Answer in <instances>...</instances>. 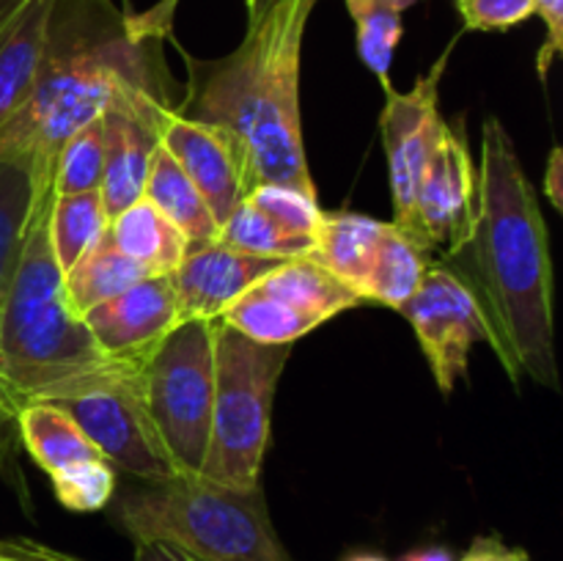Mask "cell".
Listing matches in <instances>:
<instances>
[{"label": "cell", "mask_w": 563, "mask_h": 561, "mask_svg": "<svg viewBox=\"0 0 563 561\" xmlns=\"http://www.w3.org/2000/svg\"><path fill=\"white\" fill-rule=\"evenodd\" d=\"M476 220L467 245L473 292L493 328V350L511 383L559 391L553 319V258L539 193L498 119H484Z\"/></svg>", "instance_id": "obj_1"}, {"label": "cell", "mask_w": 563, "mask_h": 561, "mask_svg": "<svg viewBox=\"0 0 563 561\" xmlns=\"http://www.w3.org/2000/svg\"><path fill=\"white\" fill-rule=\"evenodd\" d=\"M132 88L176 94L163 38L132 36L113 0H55L31 97L0 127V160L25 163L49 190L64 143Z\"/></svg>", "instance_id": "obj_2"}, {"label": "cell", "mask_w": 563, "mask_h": 561, "mask_svg": "<svg viewBox=\"0 0 563 561\" xmlns=\"http://www.w3.org/2000/svg\"><path fill=\"white\" fill-rule=\"evenodd\" d=\"M319 0H278L223 58H190L176 113L223 127L245 148L256 185H284L317 198L302 138L300 61Z\"/></svg>", "instance_id": "obj_3"}, {"label": "cell", "mask_w": 563, "mask_h": 561, "mask_svg": "<svg viewBox=\"0 0 563 561\" xmlns=\"http://www.w3.org/2000/svg\"><path fill=\"white\" fill-rule=\"evenodd\" d=\"M53 201V187H33L20 253L0 289V418L31 402L75 399L143 366L104 355L66 300L64 270L49 248Z\"/></svg>", "instance_id": "obj_4"}, {"label": "cell", "mask_w": 563, "mask_h": 561, "mask_svg": "<svg viewBox=\"0 0 563 561\" xmlns=\"http://www.w3.org/2000/svg\"><path fill=\"white\" fill-rule=\"evenodd\" d=\"M113 520L132 542H159L192 561H291L267 515L262 487L236 490L203 476L130 487Z\"/></svg>", "instance_id": "obj_5"}, {"label": "cell", "mask_w": 563, "mask_h": 561, "mask_svg": "<svg viewBox=\"0 0 563 561\" xmlns=\"http://www.w3.org/2000/svg\"><path fill=\"white\" fill-rule=\"evenodd\" d=\"M291 344H258L214 322V407L203 479L236 490L262 487L269 421Z\"/></svg>", "instance_id": "obj_6"}, {"label": "cell", "mask_w": 563, "mask_h": 561, "mask_svg": "<svg viewBox=\"0 0 563 561\" xmlns=\"http://www.w3.org/2000/svg\"><path fill=\"white\" fill-rule=\"evenodd\" d=\"M148 421L179 476H201L212 438L214 322L187 319L141 366Z\"/></svg>", "instance_id": "obj_7"}, {"label": "cell", "mask_w": 563, "mask_h": 561, "mask_svg": "<svg viewBox=\"0 0 563 561\" xmlns=\"http://www.w3.org/2000/svg\"><path fill=\"white\" fill-rule=\"evenodd\" d=\"M412 324L427 355L434 383L443 394L467 374V361L476 341L493 344V328L471 280L449 262L429 264L416 295L399 308Z\"/></svg>", "instance_id": "obj_8"}, {"label": "cell", "mask_w": 563, "mask_h": 561, "mask_svg": "<svg viewBox=\"0 0 563 561\" xmlns=\"http://www.w3.org/2000/svg\"><path fill=\"white\" fill-rule=\"evenodd\" d=\"M58 405L80 424L86 438L113 471L130 473L143 484H159L179 476L148 421L141 394V372Z\"/></svg>", "instance_id": "obj_9"}, {"label": "cell", "mask_w": 563, "mask_h": 561, "mask_svg": "<svg viewBox=\"0 0 563 561\" xmlns=\"http://www.w3.org/2000/svg\"><path fill=\"white\" fill-rule=\"evenodd\" d=\"M478 170L473 163L471 146L462 124L445 121L432 154H429L423 174L418 179L416 204H412L410 223L405 234L423 253L445 245L454 258L467 245L476 220Z\"/></svg>", "instance_id": "obj_10"}, {"label": "cell", "mask_w": 563, "mask_h": 561, "mask_svg": "<svg viewBox=\"0 0 563 561\" xmlns=\"http://www.w3.org/2000/svg\"><path fill=\"white\" fill-rule=\"evenodd\" d=\"M460 36L449 42L432 69L418 77L410 91H385V108L379 116V132H383L385 157L390 170V193H394V226L405 229L410 223L412 204H416L418 179L423 174L429 154L443 132L445 119L440 116V80L449 66Z\"/></svg>", "instance_id": "obj_11"}, {"label": "cell", "mask_w": 563, "mask_h": 561, "mask_svg": "<svg viewBox=\"0 0 563 561\" xmlns=\"http://www.w3.org/2000/svg\"><path fill=\"white\" fill-rule=\"evenodd\" d=\"M159 143L201 193L218 226L256 187L245 148L223 127L187 119L174 108L159 121Z\"/></svg>", "instance_id": "obj_12"}, {"label": "cell", "mask_w": 563, "mask_h": 561, "mask_svg": "<svg viewBox=\"0 0 563 561\" xmlns=\"http://www.w3.org/2000/svg\"><path fill=\"white\" fill-rule=\"evenodd\" d=\"M99 350L119 361H146L148 352L181 324L170 275H148L121 295L82 314Z\"/></svg>", "instance_id": "obj_13"}, {"label": "cell", "mask_w": 563, "mask_h": 561, "mask_svg": "<svg viewBox=\"0 0 563 561\" xmlns=\"http://www.w3.org/2000/svg\"><path fill=\"white\" fill-rule=\"evenodd\" d=\"M280 262L284 258L256 256V253L225 245L218 237L198 242V245H187L179 267L170 273L176 297H179L181 322L187 319L214 322L236 297L245 295Z\"/></svg>", "instance_id": "obj_14"}, {"label": "cell", "mask_w": 563, "mask_h": 561, "mask_svg": "<svg viewBox=\"0 0 563 561\" xmlns=\"http://www.w3.org/2000/svg\"><path fill=\"white\" fill-rule=\"evenodd\" d=\"M53 3L55 0H0V127L31 97Z\"/></svg>", "instance_id": "obj_15"}, {"label": "cell", "mask_w": 563, "mask_h": 561, "mask_svg": "<svg viewBox=\"0 0 563 561\" xmlns=\"http://www.w3.org/2000/svg\"><path fill=\"white\" fill-rule=\"evenodd\" d=\"M385 226L388 223L368 218V215L322 212L317 231H313V251L308 258L322 264L328 273H333L335 278L344 280L361 295L363 280H366L374 253L385 234Z\"/></svg>", "instance_id": "obj_16"}, {"label": "cell", "mask_w": 563, "mask_h": 561, "mask_svg": "<svg viewBox=\"0 0 563 561\" xmlns=\"http://www.w3.org/2000/svg\"><path fill=\"white\" fill-rule=\"evenodd\" d=\"M256 289L289 302L291 308L308 314L319 324L330 322L350 308L363 306V297L352 286H346L344 280H339L308 256L280 262L273 273L258 280Z\"/></svg>", "instance_id": "obj_17"}, {"label": "cell", "mask_w": 563, "mask_h": 561, "mask_svg": "<svg viewBox=\"0 0 563 561\" xmlns=\"http://www.w3.org/2000/svg\"><path fill=\"white\" fill-rule=\"evenodd\" d=\"M27 454L47 476L86 460H102L80 424L58 402H31L14 416Z\"/></svg>", "instance_id": "obj_18"}, {"label": "cell", "mask_w": 563, "mask_h": 561, "mask_svg": "<svg viewBox=\"0 0 563 561\" xmlns=\"http://www.w3.org/2000/svg\"><path fill=\"white\" fill-rule=\"evenodd\" d=\"M143 198L181 231L187 245H198V242H207L218 237V220L212 218L201 193L187 179V174L170 157L163 143H157V148L152 154Z\"/></svg>", "instance_id": "obj_19"}, {"label": "cell", "mask_w": 563, "mask_h": 561, "mask_svg": "<svg viewBox=\"0 0 563 561\" xmlns=\"http://www.w3.org/2000/svg\"><path fill=\"white\" fill-rule=\"evenodd\" d=\"M108 237L121 253L135 258L152 275L174 273L187 251L181 231L168 218H163L146 198L115 215L108 223Z\"/></svg>", "instance_id": "obj_20"}, {"label": "cell", "mask_w": 563, "mask_h": 561, "mask_svg": "<svg viewBox=\"0 0 563 561\" xmlns=\"http://www.w3.org/2000/svg\"><path fill=\"white\" fill-rule=\"evenodd\" d=\"M148 270L121 253L119 248L110 242L108 231L97 245L88 248L75 264L64 273V292L69 306L77 314L91 311L99 302L110 300V297L121 295L124 289L135 286L137 280L148 278Z\"/></svg>", "instance_id": "obj_21"}, {"label": "cell", "mask_w": 563, "mask_h": 561, "mask_svg": "<svg viewBox=\"0 0 563 561\" xmlns=\"http://www.w3.org/2000/svg\"><path fill=\"white\" fill-rule=\"evenodd\" d=\"M423 256L427 253L399 226H385V234L379 240L377 253H374V262L368 267L366 280H363V300L399 311L416 295L418 286H421L423 273L429 267Z\"/></svg>", "instance_id": "obj_22"}, {"label": "cell", "mask_w": 563, "mask_h": 561, "mask_svg": "<svg viewBox=\"0 0 563 561\" xmlns=\"http://www.w3.org/2000/svg\"><path fill=\"white\" fill-rule=\"evenodd\" d=\"M355 22V47L363 64L374 72L385 91L394 88L390 82V66H394L396 47L405 33L407 9L423 3V0H341Z\"/></svg>", "instance_id": "obj_23"}, {"label": "cell", "mask_w": 563, "mask_h": 561, "mask_svg": "<svg viewBox=\"0 0 563 561\" xmlns=\"http://www.w3.org/2000/svg\"><path fill=\"white\" fill-rule=\"evenodd\" d=\"M214 322L229 324L236 333L247 336L258 344H295L297 339L319 328L317 319L297 311L278 297L264 295L256 286L236 297Z\"/></svg>", "instance_id": "obj_24"}, {"label": "cell", "mask_w": 563, "mask_h": 561, "mask_svg": "<svg viewBox=\"0 0 563 561\" xmlns=\"http://www.w3.org/2000/svg\"><path fill=\"white\" fill-rule=\"evenodd\" d=\"M108 212L99 190L91 193H69V196H55L49 209V248L55 253L58 267L69 270L82 253L97 245L108 231Z\"/></svg>", "instance_id": "obj_25"}, {"label": "cell", "mask_w": 563, "mask_h": 561, "mask_svg": "<svg viewBox=\"0 0 563 561\" xmlns=\"http://www.w3.org/2000/svg\"><path fill=\"white\" fill-rule=\"evenodd\" d=\"M218 240L225 245L240 248L245 253H256V256L267 258H300L311 256L313 237L297 234V231L286 229L278 220L269 218L264 209L242 198L234 207V212L220 223Z\"/></svg>", "instance_id": "obj_26"}, {"label": "cell", "mask_w": 563, "mask_h": 561, "mask_svg": "<svg viewBox=\"0 0 563 561\" xmlns=\"http://www.w3.org/2000/svg\"><path fill=\"white\" fill-rule=\"evenodd\" d=\"M104 163H108V127H104V119L99 116L97 121L75 132L64 143V148H60L53 179L55 196L99 190Z\"/></svg>", "instance_id": "obj_27"}, {"label": "cell", "mask_w": 563, "mask_h": 561, "mask_svg": "<svg viewBox=\"0 0 563 561\" xmlns=\"http://www.w3.org/2000/svg\"><path fill=\"white\" fill-rule=\"evenodd\" d=\"M33 207V176L25 163L0 160V289L20 253Z\"/></svg>", "instance_id": "obj_28"}, {"label": "cell", "mask_w": 563, "mask_h": 561, "mask_svg": "<svg viewBox=\"0 0 563 561\" xmlns=\"http://www.w3.org/2000/svg\"><path fill=\"white\" fill-rule=\"evenodd\" d=\"M58 504L69 512H99L113 501L115 471L104 460H86L49 476Z\"/></svg>", "instance_id": "obj_29"}, {"label": "cell", "mask_w": 563, "mask_h": 561, "mask_svg": "<svg viewBox=\"0 0 563 561\" xmlns=\"http://www.w3.org/2000/svg\"><path fill=\"white\" fill-rule=\"evenodd\" d=\"M245 198L256 204L258 209H264L269 218L278 220L280 226L297 231V234L313 237V231H317L322 209H319L317 198L306 196V193L295 190V187L256 185Z\"/></svg>", "instance_id": "obj_30"}, {"label": "cell", "mask_w": 563, "mask_h": 561, "mask_svg": "<svg viewBox=\"0 0 563 561\" xmlns=\"http://www.w3.org/2000/svg\"><path fill=\"white\" fill-rule=\"evenodd\" d=\"M537 0H454L465 31H509L533 16Z\"/></svg>", "instance_id": "obj_31"}, {"label": "cell", "mask_w": 563, "mask_h": 561, "mask_svg": "<svg viewBox=\"0 0 563 561\" xmlns=\"http://www.w3.org/2000/svg\"><path fill=\"white\" fill-rule=\"evenodd\" d=\"M533 14L542 16V22L548 25V38L537 53V75L544 86L555 58L563 53V0H537Z\"/></svg>", "instance_id": "obj_32"}, {"label": "cell", "mask_w": 563, "mask_h": 561, "mask_svg": "<svg viewBox=\"0 0 563 561\" xmlns=\"http://www.w3.org/2000/svg\"><path fill=\"white\" fill-rule=\"evenodd\" d=\"M179 9V0H159L152 9L141 11V14H126V31L135 38L152 36V38H170L174 31V16Z\"/></svg>", "instance_id": "obj_33"}, {"label": "cell", "mask_w": 563, "mask_h": 561, "mask_svg": "<svg viewBox=\"0 0 563 561\" xmlns=\"http://www.w3.org/2000/svg\"><path fill=\"white\" fill-rule=\"evenodd\" d=\"M0 561H82L77 556L60 553L33 539H3L0 544Z\"/></svg>", "instance_id": "obj_34"}, {"label": "cell", "mask_w": 563, "mask_h": 561, "mask_svg": "<svg viewBox=\"0 0 563 561\" xmlns=\"http://www.w3.org/2000/svg\"><path fill=\"white\" fill-rule=\"evenodd\" d=\"M460 561H528V553L520 548H509L498 537H482Z\"/></svg>", "instance_id": "obj_35"}, {"label": "cell", "mask_w": 563, "mask_h": 561, "mask_svg": "<svg viewBox=\"0 0 563 561\" xmlns=\"http://www.w3.org/2000/svg\"><path fill=\"white\" fill-rule=\"evenodd\" d=\"M561 146H555L553 152H550V160H548V182H544V193H548V198L553 201L555 209H563V201H561V193H563V185H561V176H563V168H561Z\"/></svg>", "instance_id": "obj_36"}, {"label": "cell", "mask_w": 563, "mask_h": 561, "mask_svg": "<svg viewBox=\"0 0 563 561\" xmlns=\"http://www.w3.org/2000/svg\"><path fill=\"white\" fill-rule=\"evenodd\" d=\"M135 561H192L179 550L159 542H135Z\"/></svg>", "instance_id": "obj_37"}, {"label": "cell", "mask_w": 563, "mask_h": 561, "mask_svg": "<svg viewBox=\"0 0 563 561\" xmlns=\"http://www.w3.org/2000/svg\"><path fill=\"white\" fill-rule=\"evenodd\" d=\"M401 561H454V556L443 548H427V550H416V553L405 556Z\"/></svg>", "instance_id": "obj_38"}, {"label": "cell", "mask_w": 563, "mask_h": 561, "mask_svg": "<svg viewBox=\"0 0 563 561\" xmlns=\"http://www.w3.org/2000/svg\"><path fill=\"white\" fill-rule=\"evenodd\" d=\"M278 0H245L247 6V25H256L264 14H267Z\"/></svg>", "instance_id": "obj_39"}, {"label": "cell", "mask_w": 563, "mask_h": 561, "mask_svg": "<svg viewBox=\"0 0 563 561\" xmlns=\"http://www.w3.org/2000/svg\"><path fill=\"white\" fill-rule=\"evenodd\" d=\"M346 561H388V559H379V556H368V553H361V556H352V559Z\"/></svg>", "instance_id": "obj_40"}, {"label": "cell", "mask_w": 563, "mask_h": 561, "mask_svg": "<svg viewBox=\"0 0 563 561\" xmlns=\"http://www.w3.org/2000/svg\"><path fill=\"white\" fill-rule=\"evenodd\" d=\"M0 544H3V539H0Z\"/></svg>", "instance_id": "obj_41"}]
</instances>
